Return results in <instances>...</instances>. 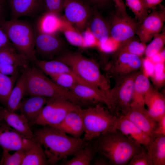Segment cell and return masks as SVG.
I'll use <instances>...</instances> for the list:
<instances>
[{"instance_id": "obj_25", "label": "cell", "mask_w": 165, "mask_h": 165, "mask_svg": "<svg viewBox=\"0 0 165 165\" xmlns=\"http://www.w3.org/2000/svg\"><path fill=\"white\" fill-rule=\"evenodd\" d=\"M62 23L61 16L54 13L46 12L39 18L37 31L48 34H56L60 31Z\"/></svg>"}, {"instance_id": "obj_43", "label": "cell", "mask_w": 165, "mask_h": 165, "mask_svg": "<svg viewBox=\"0 0 165 165\" xmlns=\"http://www.w3.org/2000/svg\"><path fill=\"white\" fill-rule=\"evenodd\" d=\"M121 43L113 39L111 37L103 42H99L97 46L100 50L105 53H110L116 50Z\"/></svg>"}, {"instance_id": "obj_23", "label": "cell", "mask_w": 165, "mask_h": 165, "mask_svg": "<svg viewBox=\"0 0 165 165\" xmlns=\"http://www.w3.org/2000/svg\"><path fill=\"white\" fill-rule=\"evenodd\" d=\"M87 27L99 42H104L111 37L108 21L102 16L96 8L93 7Z\"/></svg>"}, {"instance_id": "obj_13", "label": "cell", "mask_w": 165, "mask_h": 165, "mask_svg": "<svg viewBox=\"0 0 165 165\" xmlns=\"http://www.w3.org/2000/svg\"><path fill=\"white\" fill-rule=\"evenodd\" d=\"M36 141L11 128L3 120L0 124V146L3 149L26 151Z\"/></svg>"}, {"instance_id": "obj_48", "label": "cell", "mask_w": 165, "mask_h": 165, "mask_svg": "<svg viewBox=\"0 0 165 165\" xmlns=\"http://www.w3.org/2000/svg\"><path fill=\"white\" fill-rule=\"evenodd\" d=\"M163 0H142L145 8L148 10L155 9Z\"/></svg>"}, {"instance_id": "obj_36", "label": "cell", "mask_w": 165, "mask_h": 165, "mask_svg": "<svg viewBox=\"0 0 165 165\" xmlns=\"http://www.w3.org/2000/svg\"><path fill=\"white\" fill-rule=\"evenodd\" d=\"M165 43V30L163 28L161 32L155 35L146 46L145 52L146 58H150L159 53L163 48Z\"/></svg>"}, {"instance_id": "obj_32", "label": "cell", "mask_w": 165, "mask_h": 165, "mask_svg": "<svg viewBox=\"0 0 165 165\" xmlns=\"http://www.w3.org/2000/svg\"><path fill=\"white\" fill-rule=\"evenodd\" d=\"M62 23L60 30L68 41L75 46L83 48V39L81 32L61 16Z\"/></svg>"}, {"instance_id": "obj_42", "label": "cell", "mask_w": 165, "mask_h": 165, "mask_svg": "<svg viewBox=\"0 0 165 165\" xmlns=\"http://www.w3.org/2000/svg\"><path fill=\"white\" fill-rule=\"evenodd\" d=\"M81 33L83 39V48L97 46L99 42L88 27Z\"/></svg>"}, {"instance_id": "obj_19", "label": "cell", "mask_w": 165, "mask_h": 165, "mask_svg": "<svg viewBox=\"0 0 165 165\" xmlns=\"http://www.w3.org/2000/svg\"><path fill=\"white\" fill-rule=\"evenodd\" d=\"M48 99L42 96H30L22 99L18 109L20 114L27 120L30 125H33Z\"/></svg>"}, {"instance_id": "obj_15", "label": "cell", "mask_w": 165, "mask_h": 165, "mask_svg": "<svg viewBox=\"0 0 165 165\" xmlns=\"http://www.w3.org/2000/svg\"><path fill=\"white\" fill-rule=\"evenodd\" d=\"M115 56L106 69L108 75L116 79L137 72L142 66V61L136 55L121 53Z\"/></svg>"}, {"instance_id": "obj_5", "label": "cell", "mask_w": 165, "mask_h": 165, "mask_svg": "<svg viewBox=\"0 0 165 165\" xmlns=\"http://www.w3.org/2000/svg\"><path fill=\"white\" fill-rule=\"evenodd\" d=\"M1 25L17 51L29 61H34L35 31L28 23L17 19L3 20Z\"/></svg>"}, {"instance_id": "obj_28", "label": "cell", "mask_w": 165, "mask_h": 165, "mask_svg": "<svg viewBox=\"0 0 165 165\" xmlns=\"http://www.w3.org/2000/svg\"><path fill=\"white\" fill-rule=\"evenodd\" d=\"M29 61L19 53L14 46L0 49V63L25 69L28 67Z\"/></svg>"}, {"instance_id": "obj_17", "label": "cell", "mask_w": 165, "mask_h": 165, "mask_svg": "<svg viewBox=\"0 0 165 165\" xmlns=\"http://www.w3.org/2000/svg\"><path fill=\"white\" fill-rule=\"evenodd\" d=\"M117 116L116 129L147 150L153 139L124 116L119 115Z\"/></svg>"}, {"instance_id": "obj_7", "label": "cell", "mask_w": 165, "mask_h": 165, "mask_svg": "<svg viewBox=\"0 0 165 165\" xmlns=\"http://www.w3.org/2000/svg\"><path fill=\"white\" fill-rule=\"evenodd\" d=\"M78 105L63 98L49 99L33 125L55 127L68 113Z\"/></svg>"}, {"instance_id": "obj_49", "label": "cell", "mask_w": 165, "mask_h": 165, "mask_svg": "<svg viewBox=\"0 0 165 165\" xmlns=\"http://www.w3.org/2000/svg\"><path fill=\"white\" fill-rule=\"evenodd\" d=\"M117 10L124 15L128 14L126 7L123 0H113Z\"/></svg>"}, {"instance_id": "obj_27", "label": "cell", "mask_w": 165, "mask_h": 165, "mask_svg": "<svg viewBox=\"0 0 165 165\" xmlns=\"http://www.w3.org/2000/svg\"><path fill=\"white\" fill-rule=\"evenodd\" d=\"M96 153L90 141L86 142L72 158L64 160L61 164L64 165H90Z\"/></svg>"}, {"instance_id": "obj_30", "label": "cell", "mask_w": 165, "mask_h": 165, "mask_svg": "<svg viewBox=\"0 0 165 165\" xmlns=\"http://www.w3.org/2000/svg\"><path fill=\"white\" fill-rule=\"evenodd\" d=\"M48 164L43 147L37 141L25 151V155L21 164V165Z\"/></svg>"}, {"instance_id": "obj_46", "label": "cell", "mask_w": 165, "mask_h": 165, "mask_svg": "<svg viewBox=\"0 0 165 165\" xmlns=\"http://www.w3.org/2000/svg\"><path fill=\"white\" fill-rule=\"evenodd\" d=\"M91 7L97 9L102 8L107 6L110 0H82Z\"/></svg>"}, {"instance_id": "obj_21", "label": "cell", "mask_w": 165, "mask_h": 165, "mask_svg": "<svg viewBox=\"0 0 165 165\" xmlns=\"http://www.w3.org/2000/svg\"><path fill=\"white\" fill-rule=\"evenodd\" d=\"M13 19L24 16H33L44 7L43 0H10Z\"/></svg>"}, {"instance_id": "obj_37", "label": "cell", "mask_w": 165, "mask_h": 165, "mask_svg": "<svg viewBox=\"0 0 165 165\" xmlns=\"http://www.w3.org/2000/svg\"><path fill=\"white\" fill-rule=\"evenodd\" d=\"M127 6L134 15L135 19L141 24L148 15V10L142 0H125Z\"/></svg>"}, {"instance_id": "obj_9", "label": "cell", "mask_w": 165, "mask_h": 165, "mask_svg": "<svg viewBox=\"0 0 165 165\" xmlns=\"http://www.w3.org/2000/svg\"><path fill=\"white\" fill-rule=\"evenodd\" d=\"M93 9L82 0H64L62 17L81 32L87 27Z\"/></svg>"}, {"instance_id": "obj_22", "label": "cell", "mask_w": 165, "mask_h": 165, "mask_svg": "<svg viewBox=\"0 0 165 165\" xmlns=\"http://www.w3.org/2000/svg\"><path fill=\"white\" fill-rule=\"evenodd\" d=\"M1 115L3 120L10 127L26 136L35 139L30 125L22 115L3 108L1 109Z\"/></svg>"}, {"instance_id": "obj_6", "label": "cell", "mask_w": 165, "mask_h": 165, "mask_svg": "<svg viewBox=\"0 0 165 165\" xmlns=\"http://www.w3.org/2000/svg\"><path fill=\"white\" fill-rule=\"evenodd\" d=\"M82 113L84 127L83 139L90 141L100 135L116 130L117 116L99 104L85 109Z\"/></svg>"}, {"instance_id": "obj_14", "label": "cell", "mask_w": 165, "mask_h": 165, "mask_svg": "<svg viewBox=\"0 0 165 165\" xmlns=\"http://www.w3.org/2000/svg\"><path fill=\"white\" fill-rule=\"evenodd\" d=\"M65 47L64 42L56 34L35 32V55H38L43 60L53 59L66 50Z\"/></svg>"}, {"instance_id": "obj_20", "label": "cell", "mask_w": 165, "mask_h": 165, "mask_svg": "<svg viewBox=\"0 0 165 165\" xmlns=\"http://www.w3.org/2000/svg\"><path fill=\"white\" fill-rule=\"evenodd\" d=\"M144 102L149 115L156 121L165 115V97L156 88L151 85L145 95Z\"/></svg>"}, {"instance_id": "obj_1", "label": "cell", "mask_w": 165, "mask_h": 165, "mask_svg": "<svg viewBox=\"0 0 165 165\" xmlns=\"http://www.w3.org/2000/svg\"><path fill=\"white\" fill-rule=\"evenodd\" d=\"M33 133L36 140L43 148L48 164H56L73 156L86 142L50 126H42Z\"/></svg>"}, {"instance_id": "obj_45", "label": "cell", "mask_w": 165, "mask_h": 165, "mask_svg": "<svg viewBox=\"0 0 165 165\" xmlns=\"http://www.w3.org/2000/svg\"><path fill=\"white\" fill-rule=\"evenodd\" d=\"M1 22L0 23V49L14 46L2 27L1 25Z\"/></svg>"}, {"instance_id": "obj_12", "label": "cell", "mask_w": 165, "mask_h": 165, "mask_svg": "<svg viewBox=\"0 0 165 165\" xmlns=\"http://www.w3.org/2000/svg\"><path fill=\"white\" fill-rule=\"evenodd\" d=\"M165 21V8L160 4L148 14L139 24L136 34L140 41L146 44L160 33L163 28Z\"/></svg>"}, {"instance_id": "obj_44", "label": "cell", "mask_w": 165, "mask_h": 165, "mask_svg": "<svg viewBox=\"0 0 165 165\" xmlns=\"http://www.w3.org/2000/svg\"><path fill=\"white\" fill-rule=\"evenodd\" d=\"M20 68L14 65L0 63V73L7 76L19 77Z\"/></svg>"}, {"instance_id": "obj_16", "label": "cell", "mask_w": 165, "mask_h": 165, "mask_svg": "<svg viewBox=\"0 0 165 165\" xmlns=\"http://www.w3.org/2000/svg\"><path fill=\"white\" fill-rule=\"evenodd\" d=\"M121 115L125 116L153 139L155 137L157 121L150 116L145 105L131 104L128 110Z\"/></svg>"}, {"instance_id": "obj_3", "label": "cell", "mask_w": 165, "mask_h": 165, "mask_svg": "<svg viewBox=\"0 0 165 165\" xmlns=\"http://www.w3.org/2000/svg\"><path fill=\"white\" fill-rule=\"evenodd\" d=\"M54 59L64 63L81 79L90 85L104 91L111 97L107 77L101 72L97 63L78 52L64 50Z\"/></svg>"}, {"instance_id": "obj_52", "label": "cell", "mask_w": 165, "mask_h": 165, "mask_svg": "<svg viewBox=\"0 0 165 165\" xmlns=\"http://www.w3.org/2000/svg\"><path fill=\"white\" fill-rule=\"evenodd\" d=\"M165 49L163 48L159 52L160 54L163 61H165Z\"/></svg>"}, {"instance_id": "obj_35", "label": "cell", "mask_w": 165, "mask_h": 165, "mask_svg": "<svg viewBox=\"0 0 165 165\" xmlns=\"http://www.w3.org/2000/svg\"><path fill=\"white\" fill-rule=\"evenodd\" d=\"M19 77L8 76L0 73V102L5 106L10 94Z\"/></svg>"}, {"instance_id": "obj_51", "label": "cell", "mask_w": 165, "mask_h": 165, "mask_svg": "<svg viewBox=\"0 0 165 165\" xmlns=\"http://www.w3.org/2000/svg\"><path fill=\"white\" fill-rule=\"evenodd\" d=\"M5 5V0H0V23L3 20L2 19V16L3 12Z\"/></svg>"}, {"instance_id": "obj_29", "label": "cell", "mask_w": 165, "mask_h": 165, "mask_svg": "<svg viewBox=\"0 0 165 165\" xmlns=\"http://www.w3.org/2000/svg\"><path fill=\"white\" fill-rule=\"evenodd\" d=\"M153 165H165V135H158L152 140L147 149Z\"/></svg>"}, {"instance_id": "obj_50", "label": "cell", "mask_w": 165, "mask_h": 165, "mask_svg": "<svg viewBox=\"0 0 165 165\" xmlns=\"http://www.w3.org/2000/svg\"><path fill=\"white\" fill-rule=\"evenodd\" d=\"M97 157L95 156L93 159L92 164L95 165H111L108 160L103 155L99 154Z\"/></svg>"}, {"instance_id": "obj_11", "label": "cell", "mask_w": 165, "mask_h": 165, "mask_svg": "<svg viewBox=\"0 0 165 165\" xmlns=\"http://www.w3.org/2000/svg\"><path fill=\"white\" fill-rule=\"evenodd\" d=\"M70 90L77 105L80 106L82 104L103 103L106 105L112 113L115 112L110 96L98 88L78 83Z\"/></svg>"}, {"instance_id": "obj_41", "label": "cell", "mask_w": 165, "mask_h": 165, "mask_svg": "<svg viewBox=\"0 0 165 165\" xmlns=\"http://www.w3.org/2000/svg\"><path fill=\"white\" fill-rule=\"evenodd\" d=\"M46 11L60 15L63 9L64 0H43Z\"/></svg>"}, {"instance_id": "obj_33", "label": "cell", "mask_w": 165, "mask_h": 165, "mask_svg": "<svg viewBox=\"0 0 165 165\" xmlns=\"http://www.w3.org/2000/svg\"><path fill=\"white\" fill-rule=\"evenodd\" d=\"M50 77L59 86L69 90L78 83L82 84L93 87L86 82L77 75L71 74L62 73Z\"/></svg>"}, {"instance_id": "obj_18", "label": "cell", "mask_w": 165, "mask_h": 165, "mask_svg": "<svg viewBox=\"0 0 165 165\" xmlns=\"http://www.w3.org/2000/svg\"><path fill=\"white\" fill-rule=\"evenodd\" d=\"M82 110L80 106L78 105L69 112L55 127L71 136L80 138L85 131Z\"/></svg>"}, {"instance_id": "obj_2", "label": "cell", "mask_w": 165, "mask_h": 165, "mask_svg": "<svg viewBox=\"0 0 165 165\" xmlns=\"http://www.w3.org/2000/svg\"><path fill=\"white\" fill-rule=\"evenodd\" d=\"M90 142L96 153L105 157L113 165H127L134 155L145 151L144 147L117 130L102 134Z\"/></svg>"}, {"instance_id": "obj_34", "label": "cell", "mask_w": 165, "mask_h": 165, "mask_svg": "<svg viewBox=\"0 0 165 165\" xmlns=\"http://www.w3.org/2000/svg\"><path fill=\"white\" fill-rule=\"evenodd\" d=\"M146 44L141 42L140 40L134 39V37L122 43L117 50L116 54L121 53H127L140 57L145 54Z\"/></svg>"}, {"instance_id": "obj_4", "label": "cell", "mask_w": 165, "mask_h": 165, "mask_svg": "<svg viewBox=\"0 0 165 165\" xmlns=\"http://www.w3.org/2000/svg\"><path fill=\"white\" fill-rule=\"evenodd\" d=\"M25 95L63 98L75 104L70 90L58 85L37 66L26 68Z\"/></svg>"}, {"instance_id": "obj_38", "label": "cell", "mask_w": 165, "mask_h": 165, "mask_svg": "<svg viewBox=\"0 0 165 165\" xmlns=\"http://www.w3.org/2000/svg\"><path fill=\"white\" fill-rule=\"evenodd\" d=\"M9 151L3 149L2 157L0 161L1 165H21L24 157L25 151L20 150L11 154Z\"/></svg>"}, {"instance_id": "obj_31", "label": "cell", "mask_w": 165, "mask_h": 165, "mask_svg": "<svg viewBox=\"0 0 165 165\" xmlns=\"http://www.w3.org/2000/svg\"><path fill=\"white\" fill-rule=\"evenodd\" d=\"M151 86L148 76L139 72L134 82L131 104L145 105L144 96Z\"/></svg>"}, {"instance_id": "obj_40", "label": "cell", "mask_w": 165, "mask_h": 165, "mask_svg": "<svg viewBox=\"0 0 165 165\" xmlns=\"http://www.w3.org/2000/svg\"><path fill=\"white\" fill-rule=\"evenodd\" d=\"M128 165H153L151 156L148 152L144 151L134 155Z\"/></svg>"}, {"instance_id": "obj_26", "label": "cell", "mask_w": 165, "mask_h": 165, "mask_svg": "<svg viewBox=\"0 0 165 165\" xmlns=\"http://www.w3.org/2000/svg\"><path fill=\"white\" fill-rule=\"evenodd\" d=\"M34 62L36 66L50 77L62 73L76 75L70 67L56 59L50 60L36 59Z\"/></svg>"}, {"instance_id": "obj_10", "label": "cell", "mask_w": 165, "mask_h": 165, "mask_svg": "<svg viewBox=\"0 0 165 165\" xmlns=\"http://www.w3.org/2000/svg\"><path fill=\"white\" fill-rule=\"evenodd\" d=\"M110 36L121 44L134 37L139 24L128 14L124 15L117 10L108 20Z\"/></svg>"}, {"instance_id": "obj_24", "label": "cell", "mask_w": 165, "mask_h": 165, "mask_svg": "<svg viewBox=\"0 0 165 165\" xmlns=\"http://www.w3.org/2000/svg\"><path fill=\"white\" fill-rule=\"evenodd\" d=\"M26 68L24 69L13 87L8 97L6 108L15 112L18 109L20 103L25 95Z\"/></svg>"}, {"instance_id": "obj_47", "label": "cell", "mask_w": 165, "mask_h": 165, "mask_svg": "<svg viewBox=\"0 0 165 165\" xmlns=\"http://www.w3.org/2000/svg\"><path fill=\"white\" fill-rule=\"evenodd\" d=\"M157 123V126L154 132L155 137L160 135H165V115L160 118Z\"/></svg>"}, {"instance_id": "obj_53", "label": "cell", "mask_w": 165, "mask_h": 165, "mask_svg": "<svg viewBox=\"0 0 165 165\" xmlns=\"http://www.w3.org/2000/svg\"><path fill=\"white\" fill-rule=\"evenodd\" d=\"M2 107H0V124L2 122L3 120L2 118L1 115V110L2 109Z\"/></svg>"}, {"instance_id": "obj_39", "label": "cell", "mask_w": 165, "mask_h": 165, "mask_svg": "<svg viewBox=\"0 0 165 165\" xmlns=\"http://www.w3.org/2000/svg\"><path fill=\"white\" fill-rule=\"evenodd\" d=\"M156 87L160 88L164 85L165 80L164 62L157 63L154 65L153 72L151 76Z\"/></svg>"}, {"instance_id": "obj_8", "label": "cell", "mask_w": 165, "mask_h": 165, "mask_svg": "<svg viewBox=\"0 0 165 165\" xmlns=\"http://www.w3.org/2000/svg\"><path fill=\"white\" fill-rule=\"evenodd\" d=\"M139 72H136L116 79L114 87L110 90V94L115 112L119 111L121 114L124 113L129 108L132 101L135 80Z\"/></svg>"}]
</instances>
